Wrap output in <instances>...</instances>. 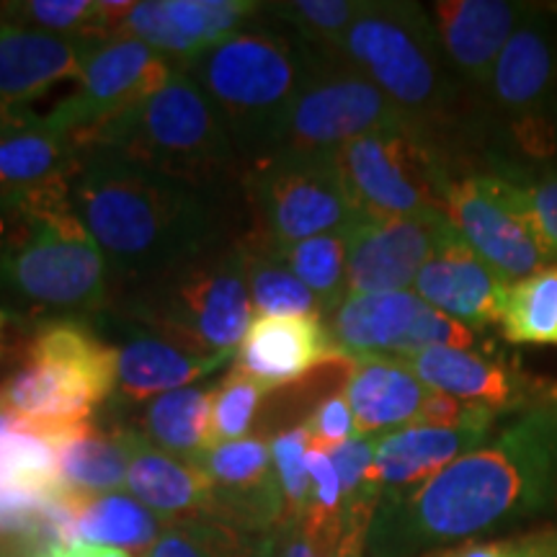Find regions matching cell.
<instances>
[{"label":"cell","mask_w":557,"mask_h":557,"mask_svg":"<svg viewBox=\"0 0 557 557\" xmlns=\"http://www.w3.org/2000/svg\"><path fill=\"white\" fill-rule=\"evenodd\" d=\"M336 163L364 218H444L449 178L416 129L354 139L336 150Z\"/></svg>","instance_id":"11"},{"label":"cell","mask_w":557,"mask_h":557,"mask_svg":"<svg viewBox=\"0 0 557 557\" xmlns=\"http://www.w3.org/2000/svg\"><path fill=\"white\" fill-rule=\"evenodd\" d=\"M263 540L214 517L169 521L143 557H259Z\"/></svg>","instance_id":"35"},{"label":"cell","mask_w":557,"mask_h":557,"mask_svg":"<svg viewBox=\"0 0 557 557\" xmlns=\"http://www.w3.org/2000/svg\"><path fill=\"white\" fill-rule=\"evenodd\" d=\"M194 462L212 480L209 517L259 537L282 529L284 496L271 444L259 436L235 438L218 444Z\"/></svg>","instance_id":"16"},{"label":"cell","mask_w":557,"mask_h":557,"mask_svg":"<svg viewBox=\"0 0 557 557\" xmlns=\"http://www.w3.org/2000/svg\"><path fill=\"white\" fill-rule=\"evenodd\" d=\"M173 70L176 65L145 41L132 37L103 39L83 65L81 88L62 99L45 122L62 135L78 139L143 103L169 83Z\"/></svg>","instance_id":"13"},{"label":"cell","mask_w":557,"mask_h":557,"mask_svg":"<svg viewBox=\"0 0 557 557\" xmlns=\"http://www.w3.org/2000/svg\"><path fill=\"white\" fill-rule=\"evenodd\" d=\"M498 176V173H496ZM506 199L517 207L549 263H557V173L537 178L498 176Z\"/></svg>","instance_id":"40"},{"label":"cell","mask_w":557,"mask_h":557,"mask_svg":"<svg viewBox=\"0 0 557 557\" xmlns=\"http://www.w3.org/2000/svg\"><path fill=\"white\" fill-rule=\"evenodd\" d=\"M429 305L413 289L385 295H351L331 312L329 325L333 344L346 359L398 357L413 354L418 320Z\"/></svg>","instance_id":"24"},{"label":"cell","mask_w":557,"mask_h":557,"mask_svg":"<svg viewBox=\"0 0 557 557\" xmlns=\"http://www.w3.org/2000/svg\"><path fill=\"white\" fill-rule=\"evenodd\" d=\"M508 284L449 225L434 256L418 271L413 292L431 308L472 331L500 323Z\"/></svg>","instance_id":"19"},{"label":"cell","mask_w":557,"mask_h":557,"mask_svg":"<svg viewBox=\"0 0 557 557\" xmlns=\"http://www.w3.org/2000/svg\"><path fill=\"white\" fill-rule=\"evenodd\" d=\"M284 263L323 305L325 320L348 297V238L344 233H325L278 250Z\"/></svg>","instance_id":"36"},{"label":"cell","mask_w":557,"mask_h":557,"mask_svg":"<svg viewBox=\"0 0 557 557\" xmlns=\"http://www.w3.org/2000/svg\"><path fill=\"white\" fill-rule=\"evenodd\" d=\"M338 54L367 75L421 135L447 109V60L421 5L364 3Z\"/></svg>","instance_id":"8"},{"label":"cell","mask_w":557,"mask_h":557,"mask_svg":"<svg viewBox=\"0 0 557 557\" xmlns=\"http://www.w3.org/2000/svg\"><path fill=\"white\" fill-rule=\"evenodd\" d=\"M246 259V282L256 315H320L325 318L323 305L305 287L292 269L284 263L278 250L263 243L240 240Z\"/></svg>","instance_id":"32"},{"label":"cell","mask_w":557,"mask_h":557,"mask_svg":"<svg viewBox=\"0 0 557 557\" xmlns=\"http://www.w3.org/2000/svg\"><path fill=\"white\" fill-rule=\"evenodd\" d=\"M387 129L413 127L338 52L318 50L308 81L278 129L274 152H336L354 139Z\"/></svg>","instance_id":"10"},{"label":"cell","mask_w":557,"mask_h":557,"mask_svg":"<svg viewBox=\"0 0 557 557\" xmlns=\"http://www.w3.org/2000/svg\"><path fill=\"white\" fill-rule=\"evenodd\" d=\"M78 143L45 122L26 116L0 137V207L70 197Z\"/></svg>","instance_id":"23"},{"label":"cell","mask_w":557,"mask_h":557,"mask_svg":"<svg viewBox=\"0 0 557 557\" xmlns=\"http://www.w3.org/2000/svg\"><path fill=\"white\" fill-rule=\"evenodd\" d=\"M496 418V410L478 408L468 421L457 426L416 423V426L382 434L372 470H369V485L380 493V498L408 496L416 487L447 470L459 457L483 447Z\"/></svg>","instance_id":"17"},{"label":"cell","mask_w":557,"mask_h":557,"mask_svg":"<svg viewBox=\"0 0 557 557\" xmlns=\"http://www.w3.org/2000/svg\"><path fill=\"white\" fill-rule=\"evenodd\" d=\"M421 557H557V529L513 534L500 540H470Z\"/></svg>","instance_id":"42"},{"label":"cell","mask_w":557,"mask_h":557,"mask_svg":"<svg viewBox=\"0 0 557 557\" xmlns=\"http://www.w3.org/2000/svg\"><path fill=\"white\" fill-rule=\"evenodd\" d=\"M212 199L109 145H78L70 207L107 261L109 287L132 289L222 246Z\"/></svg>","instance_id":"2"},{"label":"cell","mask_w":557,"mask_h":557,"mask_svg":"<svg viewBox=\"0 0 557 557\" xmlns=\"http://www.w3.org/2000/svg\"><path fill=\"white\" fill-rule=\"evenodd\" d=\"M127 491L163 524L209 517L212 506V480L207 472L191 459L173 457L152 447L137 431H132Z\"/></svg>","instance_id":"28"},{"label":"cell","mask_w":557,"mask_h":557,"mask_svg":"<svg viewBox=\"0 0 557 557\" xmlns=\"http://www.w3.org/2000/svg\"><path fill=\"white\" fill-rule=\"evenodd\" d=\"M259 557H276V542H274V537L263 540V547H261V555Z\"/></svg>","instance_id":"47"},{"label":"cell","mask_w":557,"mask_h":557,"mask_svg":"<svg viewBox=\"0 0 557 557\" xmlns=\"http://www.w3.org/2000/svg\"><path fill=\"white\" fill-rule=\"evenodd\" d=\"M26 120V114H18V111H9L0 107V137L9 135L13 127H18L21 122Z\"/></svg>","instance_id":"46"},{"label":"cell","mask_w":557,"mask_h":557,"mask_svg":"<svg viewBox=\"0 0 557 557\" xmlns=\"http://www.w3.org/2000/svg\"><path fill=\"white\" fill-rule=\"evenodd\" d=\"M329 361H351L333 344L325 318L320 315H256L235 354V367L278 389L302 380Z\"/></svg>","instance_id":"20"},{"label":"cell","mask_w":557,"mask_h":557,"mask_svg":"<svg viewBox=\"0 0 557 557\" xmlns=\"http://www.w3.org/2000/svg\"><path fill=\"white\" fill-rule=\"evenodd\" d=\"M557 500V400L540 403L429 483L380 498L367 557H413L537 517Z\"/></svg>","instance_id":"1"},{"label":"cell","mask_w":557,"mask_h":557,"mask_svg":"<svg viewBox=\"0 0 557 557\" xmlns=\"http://www.w3.org/2000/svg\"><path fill=\"white\" fill-rule=\"evenodd\" d=\"M109 302L107 261L70 197L0 207V310L13 323H83Z\"/></svg>","instance_id":"3"},{"label":"cell","mask_w":557,"mask_h":557,"mask_svg":"<svg viewBox=\"0 0 557 557\" xmlns=\"http://www.w3.org/2000/svg\"><path fill=\"white\" fill-rule=\"evenodd\" d=\"M444 214L459 238L506 284L553 267L524 218L506 199L496 173L449 178Z\"/></svg>","instance_id":"14"},{"label":"cell","mask_w":557,"mask_h":557,"mask_svg":"<svg viewBox=\"0 0 557 557\" xmlns=\"http://www.w3.org/2000/svg\"><path fill=\"white\" fill-rule=\"evenodd\" d=\"M529 11L532 5L511 0H438L429 16L449 67L470 83L487 86L500 50Z\"/></svg>","instance_id":"22"},{"label":"cell","mask_w":557,"mask_h":557,"mask_svg":"<svg viewBox=\"0 0 557 557\" xmlns=\"http://www.w3.org/2000/svg\"><path fill=\"white\" fill-rule=\"evenodd\" d=\"M278 18H284L302 41L318 50L338 52L346 32L364 9L354 0H295V3L271 5Z\"/></svg>","instance_id":"38"},{"label":"cell","mask_w":557,"mask_h":557,"mask_svg":"<svg viewBox=\"0 0 557 557\" xmlns=\"http://www.w3.org/2000/svg\"><path fill=\"white\" fill-rule=\"evenodd\" d=\"M357 434L382 436L421 423L434 389L423 385L398 357H361L351 361L344 389Z\"/></svg>","instance_id":"25"},{"label":"cell","mask_w":557,"mask_h":557,"mask_svg":"<svg viewBox=\"0 0 557 557\" xmlns=\"http://www.w3.org/2000/svg\"><path fill=\"white\" fill-rule=\"evenodd\" d=\"M0 485L45 498L60 496L58 449L47 438L18 429L5 410H0Z\"/></svg>","instance_id":"34"},{"label":"cell","mask_w":557,"mask_h":557,"mask_svg":"<svg viewBox=\"0 0 557 557\" xmlns=\"http://www.w3.org/2000/svg\"><path fill=\"white\" fill-rule=\"evenodd\" d=\"M491 99L508 116L513 139L532 158L553 156L557 122V34L540 11H529L500 50L487 78Z\"/></svg>","instance_id":"12"},{"label":"cell","mask_w":557,"mask_h":557,"mask_svg":"<svg viewBox=\"0 0 557 557\" xmlns=\"http://www.w3.org/2000/svg\"><path fill=\"white\" fill-rule=\"evenodd\" d=\"M263 9L253 0H139L114 37H132L169 58L176 67L240 32Z\"/></svg>","instance_id":"18"},{"label":"cell","mask_w":557,"mask_h":557,"mask_svg":"<svg viewBox=\"0 0 557 557\" xmlns=\"http://www.w3.org/2000/svg\"><path fill=\"white\" fill-rule=\"evenodd\" d=\"M116 387V351L86 323L41 325L0 380V410L37 426H78Z\"/></svg>","instance_id":"7"},{"label":"cell","mask_w":557,"mask_h":557,"mask_svg":"<svg viewBox=\"0 0 557 557\" xmlns=\"http://www.w3.org/2000/svg\"><path fill=\"white\" fill-rule=\"evenodd\" d=\"M0 21L32 26L60 37L103 41L111 37L101 0H26L0 5Z\"/></svg>","instance_id":"37"},{"label":"cell","mask_w":557,"mask_h":557,"mask_svg":"<svg viewBox=\"0 0 557 557\" xmlns=\"http://www.w3.org/2000/svg\"><path fill=\"white\" fill-rule=\"evenodd\" d=\"M403 361L423 385L465 406L504 413L519 408V400L524 398L519 374L475 348H426Z\"/></svg>","instance_id":"26"},{"label":"cell","mask_w":557,"mask_h":557,"mask_svg":"<svg viewBox=\"0 0 557 557\" xmlns=\"http://www.w3.org/2000/svg\"><path fill=\"white\" fill-rule=\"evenodd\" d=\"M498 325L511 344L557 346V263L508 284Z\"/></svg>","instance_id":"33"},{"label":"cell","mask_w":557,"mask_h":557,"mask_svg":"<svg viewBox=\"0 0 557 557\" xmlns=\"http://www.w3.org/2000/svg\"><path fill=\"white\" fill-rule=\"evenodd\" d=\"M214 385L181 387L150 400L137 434L152 447L181 459H199L214 444L212 431Z\"/></svg>","instance_id":"29"},{"label":"cell","mask_w":557,"mask_h":557,"mask_svg":"<svg viewBox=\"0 0 557 557\" xmlns=\"http://www.w3.org/2000/svg\"><path fill=\"white\" fill-rule=\"evenodd\" d=\"M116 351V387L114 393L129 406H143L173 393V389L189 387V382L207 377L220 369L230 357H201L189 348L171 344L156 333L139 329L129 331L122 338Z\"/></svg>","instance_id":"27"},{"label":"cell","mask_w":557,"mask_h":557,"mask_svg":"<svg viewBox=\"0 0 557 557\" xmlns=\"http://www.w3.org/2000/svg\"><path fill=\"white\" fill-rule=\"evenodd\" d=\"M99 45L0 21V107L24 114L26 103L58 83L81 78L83 65Z\"/></svg>","instance_id":"21"},{"label":"cell","mask_w":557,"mask_h":557,"mask_svg":"<svg viewBox=\"0 0 557 557\" xmlns=\"http://www.w3.org/2000/svg\"><path fill=\"white\" fill-rule=\"evenodd\" d=\"M163 527V521L129 493L81 498L78 517H75L78 542L114 547L139 557L156 545Z\"/></svg>","instance_id":"31"},{"label":"cell","mask_w":557,"mask_h":557,"mask_svg":"<svg viewBox=\"0 0 557 557\" xmlns=\"http://www.w3.org/2000/svg\"><path fill=\"white\" fill-rule=\"evenodd\" d=\"M447 230V214L431 220L361 214L346 230L348 297L413 289L418 271L434 256Z\"/></svg>","instance_id":"15"},{"label":"cell","mask_w":557,"mask_h":557,"mask_svg":"<svg viewBox=\"0 0 557 557\" xmlns=\"http://www.w3.org/2000/svg\"><path fill=\"white\" fill-rule=\"evenodd\" d=\"M13 320L5 315L3 310H0V361L5 357H11L13 351Z\"/></svg>","instance_id":"45"},{"label":"cell","mask_w":557,"mask_h":557,"mask_svg":"<svg viewBox=\"0 0 557 557\" xmlns=\"http://www.w3.org/2000/svg\"><path fill=\"white\" fill-rule=\"evenodd\" d=\"M308 451H310V434L305 423L282 431V434H276L274 442H271V457H274L278 487H282V496H284L282 529L302 519L310 506Z\"/></svg>","instance_id":"41"},{"label":"cell","mask_w":557,"mask_h":557,"mask_svg":"<svg viewBox=\"0 0 557 557\" xmlns=\"http://www.w3.org/2000/svg\"><path fill=\"white\" fill-rule=\"evenodd\" d=\"M312 52L271 29H240L186 62L184 70L212 101L235 150L261 160L274 152L278 129L308 81Z\"/></svg>","instance_id":"4"},{"label":"cell","mask_w":557,"mask_h":557,"mask_svg":"<svg viewBox=\"0 0 557 557\" xmlns=\"http://www.w3.org/2000/svg\"><path fill=\"white\" fill-rule=\"evenodd\" d=\"M269 389L253 380L250 374L243 372L240 367L230 369L218 385H214L212 400V431L214 444L235 442V438H246L248 431L253 429L256 410L261 400L267 398Z\"/></svg>","instance_id":"39"},{"label":"cell","mask_w":557,"mask_h":557,"mask_svg":"<svg viewBox=\"0 0 557 557\" xmlns=\"http://www.w3.org/2000/svg\"><path fill=\"white\" fill-rule=\"evenodd\" d=\"M132 431L101 434L96 426L58 447L60 493L75 498L107 496L127 487Z\"/></svg>","instance_id":"30"},{"label":"cell","mask_w":557,"mask_h":557,"mask_svg":"<svg viewBox=\"0 0 557 557\" xmlns=\"http://www.w3.org/2000/svg\"><path fill=\"white\" fill-rule=\"evenodd\" d=\"M305 426H308L310 434V447L323 451H331L338 444L357 436V421H354L351 406H348L344 393L320 400V406L312 410Z\"/></svg>","instance_id":"43"},{"label":"cell","mask_w":557,"mask_h":557,"mask_svg":"<svg viewBox=\"0 0 557 557\" xmlns=\"http://www.w3.org/2000/svg\"><path fill=\"white\" fill-rule=\"evenodd\" d=\"M75 143L109 145L165 176L209 191L238 165V150L218 109L178 67L143 103Z\"/></svg>","instance_id":"6"},{"label":"cell","mask_w":557,"mask_h":557,"mask_svg":"<svg viewBox=\"0 0 557 557\" xmlns=\"http://www.w3.org/2000/svg\"><path fill=\"white\" fill-rule=\"evenodd\" d=\"M274 542L282 545V557H367V547L331 545V542L312 540L295 524L278 529Z\"/></svg>","instance_id":"44"},{"label":"cell","mask_w":557,"mask_h":557,"mask_svg":"<svg viewBox=\"0 0 557 557\" xmlns=\"http://www.w3.org/2000/svg\"><path fill=\"white\" fill-rule=\"evenodd\" d=\"M120 299L139 329L201 357H235L256 318L240 243L178 263Z\"/></svg>","instance_id":"5"},{"label":"cell","mask_w":557,"mask_h":557,"mask_svg":"<svg viewBox=\"0 0 557 557\" xmlns=\"http://www.w3.org/2000/svg\"><path fill=\"white\" fill-rule=\"evenodd\" d=\"M253 218L250 238L282 250L325 233H344L361 218L336 152H274L243 176Z\"/></svg>","instance_id":"9"}]
</instances>
